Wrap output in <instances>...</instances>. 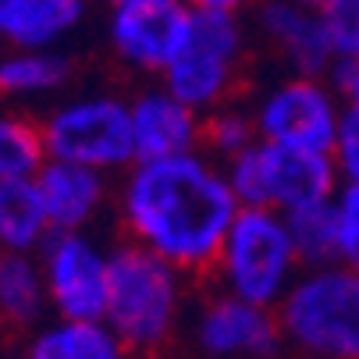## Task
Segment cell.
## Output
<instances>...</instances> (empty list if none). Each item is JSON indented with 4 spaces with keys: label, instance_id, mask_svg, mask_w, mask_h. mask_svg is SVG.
Returning <instances> with one entry per match:
<instances>
[{
    "label": "cell",
    "instance_id": "1",
    "mask_svg": "<svg viewBox=\"0 0 359 359\" xmlns=\"http://www.w3.org/2000/svg\"><path fill=\"white\" fill-rule=\"evenodd\" d=\"M121 224L128 242L149 249L182 274L214 271L242 210L224 164L210 153L135 161L121 182Z\"/></svg>",
    "mask_w": 359,
    "mask_h": 359
},
{
    "label": "cell",
    "instance_id": "2",
    "mask_svg": "<svg viewBox=\"0 0 359 359\" xmlns=\"http://www.w3.org/2000/svg\"><path fill=\"white\" fill-rule=\"evenodd\" d=\"M182 317V271L149 249L125 242L111 252V288L104 320L128 352L153 355L168 345Z\"/></svg>",
    "mask_w": 359,
    "mask_h": 359
},
{
    "label": "cell",
    "instance_id": "3",
    "mask_svg": "<svg viewBox=\"0 0 359 359\" xmlns=\"http://www.w3.org/2000/svg\"><path fill=\"white\" fill-rule=\"evenodd\" d=\"M285 341L317 359H359V271L306 267L278 306Z\"/></svg>",
    "mask_w": 359,
    "mask_h": 359
},
{
    "label": "cell",
    "instance_id": "4",
    "mask_svg": "<svg viewBox=\"0 0 359 359\" xmlns=\"http://www.w3.org/2000/svg\"><path fill=\"white\" fill-rule=\"evenodd\" d=\"M299 249L292 242L288 221L278 210L242 207L217 256L221 292H231L245 302L278 310L281 299L299 278Z\"/></svg>",
    "mask_w": 359,
    "mask_h": 359
},
{
    "label": "cell",
    "instance_id": "5",
    "mask_svg": "<svg viewBox=\"0 0 359 359\" xmlns=\"http://www.w3.org/2000/svg\"><path fill=\"white\" fill-rule=\"evenodd\" d=\"M245 46L249 25L242 22V15L192 11L185 43L171 68L161 75V86H168L182 104L207 118L228 107L245 65Z\"/></svg>",
    "mask_w": 359,
    "mask_h": 359
},
{
    "label": "cell",
    "instance_id": "6",
    "mask_svg": "<svg viewBox=\"0 0 359 359\" xmlns=\"http://www.w3.org/2000/svg\"><path fill=\"white\" fill-rule=\"evenodd\" d=\"M43 146L50 161L93 168L100 175L128 171L139 153L132 135L128 100L111 93H82L57 104L43 121Z\"/></svg>",
    "mask_w": 359,
    "mask_h": 359
},
{
    "label": "cell",
    "instance_id": "7",
    "mask_svg": "<svg viewBox=\"0 0 359 359\" xmlns=\"http://www.w3.org/2000/svg\"><path fill=\"white\" fill-rule=\"evenodd\" d=\"M224 171L242 207H264L278 214L327 203L341 189L334 153H302L274 142L249 146L242 157L224 164Z\"/></svg>",
    "mask_w": 359,
    "mask_h": 359
},
{
    "label": "cell",
    "instance_id": "8",
    "mask_svg": "<svg viewBox=\"0 0 359 359\" xmlns=\"http://www.w3.org/2000/svg\"><path fill=\"white\" fill-rule=\"evenodd\" d=\"M252 121L260 142L302 153H334L345 111L324 79L288 75L252 104Z\"/></svg>",
    "mask_w": 359,
    "mask_h": 359
},
{
    "label": "cell",
    "instance_id": "9",
    "mask_svg": "<svg viewBox=\"0 0 359 359\" xmlns=\"http://www.w3.org/2000/svg\"><path fill=\"white\" fill-rule=\"evenodd\" d=\"M252 32L292 68V75L324 79L348 65L345 22L310 0H260L252 8Z\"/></svg>",
    "mask_w": 359,
    "mask_h": 359
},
{
    "label": "cell",
    "instance_id": "10",
    "mask_svg": "<svg viewBox=\"0 0 359 359\" xmlns=\"http://www.w3.org/2000/svg\"><path fill=\"white\" fill-rule=\"evenodd\" d=\"M50 310L68 320H104L111 288V252L89 231H54L39 249Z\"/></svg>",
    "mask_w": 359,
    "mask_h": 359
},
{
    "label": "cell",
    "instance_id": "11",
    "mask_svg": "<svg viewBox=\"0 0 359 359\" xmlns=\"http://www.w3.org/2000/svg\"><path fill=\"white\" fill-rule=\"evenodd\" d=\"M192 8L185 0H118L107 15L114 57L142 75H164L185 43Z\"/></svg>",
    "mask_w": 359,
    "mask_h": 359
},
{
    "label": "cell",
    "instance_id": "12",
    "mask_svg": "<svg viewBox=\"0 0 359 359\" xmlns=\"http://www.w3.org/2000/svg\"><path fill=\"white\" fill-rule=\"evenodd\" d=\"M285 341L278 310L231 292L214 295L196 317V345L214 359H267Z\"/></svg>",
    "mask_w": 359,
    "mask_h": 359
},
{
    "label": "cell",
    "instance_id": "13",
    "mask_svg": "<svg viewBox=\"0 0 359 359\" xmlns=\"http://www.w3.org/2000/svg\"><path fill=\"white\" fill-rule=\"evenodd\" d=\"M132 107V135L139 161H161L178 153H196L203 146V114L168 89H142L128 100Z\"/></svg>",
    "mask_w": 359,
    "mask_h": 359
},
{
    "label": "cell",
    "instance_id": "14",
    "mask_svg": "<svg viewBox=\"0 0 359 359\" xmlns=\"http://www.w3.org/2000/svg\"><path fill=\"white\" fill-rule=\"evenodd\" d=\"M36 189L50 217V228L86 231L107 199V175L65 161H46L43 171L36 175Z\"/></svg>",
    "mask_w": 359,
    "mask_h": 359
},
{
    "label": "cell",
    "instance_id": "15",
    "mask_svg": "<svg viewBox=\"0 0 359 359\" xmlns=\"http://www.w3.org/2000/svg\"><path fill=\"white\" fill-rule=\"evenodd\" d=\"M86 22V0H15L0 18L11 50H61Z\"/></svg>",
    "mask_w": 359,
    "mask_h": 359
},
{
    "label": "cell",
    "instance_id": "16",
    "mask_svg": "<svg viewBox=\"0 0 359 359\" xmlns=\"http://www.w3.org/2000/svg\"><path fill=\"white\" fill-rule=\"evenodd\" d=\"M25 359H128V348L107 320L54 317L36 327L25 345Z\"/></svg>",
    "mask_w": 359,
    "mask_h": 359
},
{
    "label": "cell",
    "instance_id": "17",
    "mask_svg": "<svg viewBox=\"0 0 359 359\" xmlns=\"http://www.w3.org/2000/svg\"><path fill=\"white\" fill-rule=\"evenodd\" d=\"M50 310V292L39 252L0 249V324L36 327Z\"/></svg>",
    "mask_w": 359,
    "mask_h": 359
},
{
    "label": "cell",
    "instance_id": "18",
    "mask_svg": "<svg viewBox=\"0 0 359 359\" xmlns=\"http://www.w3.org/2000/svg\"><path fill=\"white\" fill-rule=\"evenodd\" d=\"M54 228L43 210L36 178L0 182V249L8 252H39Z\"/></svg>",
    "mask_w": 359,
    "mask_h": 359
},
{
    "label": "cell",
    "instance_id": "19",
    "mask_svg": "<svg viewBox=\"0 0 359 359\" xmlns=\"http://www.w3.org/2000/svg\"><path fill=\"white\" fill-rule=\"evenodd\" d=\"M72 79V61L61 50H8L0 54V96L39 100L65 89Z\"/></svg>",
    "mask_w": 359,
    "mask_h": 359
},
{
    "label": "cell",
    "instance_id": "20",
    "mask_svg": "<svg viewBox=\"0 0 359 359\" xmlns=\"http://www.w3.org/2000/svg\"><path fill=\"white\" fill-rule=\"evenodd\" d=\"M46 161L43 128L22 114H0V182L36 178Z\"/></svg>",
    "mask_w": 359,
    "mask_h": 359
},
{
    "label": "cell",
    "instance_id": "21",
    "mask_svg": "<svg viewBox=\"0 0 359 359\" xmlns=\"http://www.w3.org/2000/svg\"><path fill=\"white\" fill-rule=\"evenodd\" d=\"M292 242L299 249L302 267H324V264H338V235H334V207L327 203H313L285 214Z\"/></svg>",
    "mask_w": 359,
    "mask_h": 359
},
{
    "label": "cell",
    "instance_id": "22",
    "mask_svg": "<svg viewBox=\"0 0 359 359\" xmlns=\"http://www.w3.org/2000/svg\"><path fill=\"white\" fill-rule=\"evenodd\" d=\"M260 142L256 135V121L252 111H235V107H221L214 114L203 118V146L210 149L214 161H235L249 146Z\"/></svg>",
    "mask_w": 359,
    "mask_h": 359
},
{
    "label": "cell",
    "instance_id": "23",
    "mask_svg": "<svg viewBox=\"0 0 359 359\" xmlns=\"http://www.w3.org/2000/svg\"><path fill=\"white\" fill-rule=\"evenodd\" d=\"M331 207H334V235H338V264L359 271V185L341 182Z\"/></svg>",
    "mask_w": 359,
    "mask_h": 359
},
{
    "label": "cell",
    "instance_id": "24",
    "mask_svg": "<svg viewBox=\"0 0 359 359\" xmlns=\"http://www.w3.org/2000/svg\"><path fill=\"white\" fill-rule=\"evenodd\" d=\"M334 164H338L341 182L359 185V118L348 114V111H345L341 135H338V146H334Z\"/></svg>",
    "mask_w": 359,
    "mask_h": 359
},
{
    "label": "cell",
    "instance_id": "25",
    "mask_svg": "<svg viewBox=\"0 0 359 359\" xmlns=\"http://www.w3.org/2000/svg\"><path fill=\"white\" fill-rule=\"evenodd\" d=\"M192 11H228V15H242L245 8H256L260 0H185Z\"/></svg>",
    "mask_w": 359,
    "mask_h": 359
},
{
    "label": "cell",
    "instance_id": "26",
    "mask_svg": "<svg viewBox=\"0 0 359 359\" xmlns=\"http://www.w3.org/2000/svg\"><path fill=\"white\" fill-rule=\"evenodd\" d=\"M341 93H345V111L359 118V65H345L341 72Z\"/></svg>",
    "mask_w": 359,
    "mask_h": 359
},
{
    "label": "cell",
    "instance_id": "27",
    "mask_svg": "<svg viewBox=\"0 0 359 359\" xmlns=\"http://www.w3.org/2000/svg\"><path fill=\"white\" fill-rule=\"evenodd\" d=\"M310 4H317L320 11L334 15L338 22H348V18L359 11V0H310Z\"/></svg>",
    "mask_w": 359,
    "mask_h": 359
},
{
    "label": "cell",
    "instance_id": "28",
    "mask_svg": "<svg viewBox=\"0 0 359 359\" xmlns=\"http://www.w3.org/2000/svg\"><path fill=\"white\" fill-rule=\"evenodd\" d=\"M345 36H348V65H359V11L345 22Z\"/></svg>",
    "mask_w": 359,
    "mask_h": 359
},
{
    "label": "cell",
    "instance_id": "29",
    "mask_svg": "<svg viewBox=\"0 0 359 359\" xmlns=\"http://www.w3.org/2000/svg\"><path fill=\"white\" fill-rule=\"evenodd\" d=\"M11 4H15V0H0V18L8 15V8H11Z\"/></svg>",
    "mask_w": 359,
    "mask_h": 359
},
{
    "label": "cell",
    "instance_id": "30",
    "mask_svg": "<svg viewBox=\"0 0 359 359\" xmlns=\"http://www.w3.org/2000/svg\"><path fill=\"white\" fill-rule=\"evenodd\" d=\"M0 46H4V32H0Z\"/></svg>",
    "mask_w": 359,
    "mask_h": 359
},
{
    "label": "cell",
    "instance_id": "31",
    "mask_svg": "<svg viewBox=\"0 0 359 359\" xmlns=\"http://www.w3.org/2000/svg\"><path fill=\"white\" fill-rule=\"evenodd\" d=\"M149 359H164V355H149Z\"/></svg>",
    "mask_w": 359,
    "mask_h": 359
},
{
    "label": "cell",
    "instance_id": "32",
    "mask_svg": "<svg viewBox=\"0 0 359 359\" xmlns=\"http://www.w3.org/2000/svg\"><path fill=\"white\" fill-rule=\"evenodd\" d=\"M111 4H118V0H111Z\"/></svg>",
    "mask_w": 359,
    "mask_h": 359
}]
</instances>
